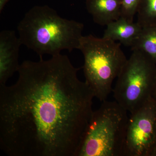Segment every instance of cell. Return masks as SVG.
I'll use <instances>...</instances> for the list:
<instances>
[{
    "instance_id": "cell-9",
    "label": "cell",
    "mask_w": 156,
    "mask_h": 156,
    "mask_svg": "<svg viewBox=\"0 0 156 156\" xmlns=\"http://www.w3.org/2000/svg\"><path fill=\"white\" fill-rule=\"evenodd\" d=\"M121 0H86V8L95 23L107 26L121 15Z\"/></svg>"
},
{
    "instance_id": "cell-1",
    "label": "cell",
    "mask_w": 156,
    "mask_h": 156,
    "mask_svg": "<svg viewBox=\"0 0 156 156\" xmlns=\"http://www.w3.org/2000/svg\"><path fill=\"white\" fill-rule=\"evenodd\" d=\"M66 55L25 60L0 85V148L10 156H76L93 111L92 90Z\"/></svg>"
},
{
    "instance_id": "cell-2",
    "label": "cell",
    "mask_w": 156,
    "mask_h": 156,
    "mask_svg": "<svg viewBox=\"0 0 156 156\" xmlns=\"http://www.w3.org/2000/svg\"><path fill=\"white\" fill-rule=\"evenodd\" d=\"M83 29V23L61 17L47 5L34 6L17 26L22 45L41 59L45 55H59L64 50H79Z\"/></svg>"
},
{
    "instance_id": "cell-6",
    "label": "cell",
    "mask_w": 156,
    "mask_h": 156,
    "mask_svg": "<svg viewBox=\"0 0 156 156\" xmlns=\"http://www.w3.org/2000/svg\"><path fill=\"white\" fill-rule=\"evenodd\" d=\"M123 156H156V101L153 98L131 113Z\"/></svg>"
},
{
    "instance_id": "cell-3",
    "label": "cell",
    "mask_w": 156,
    "mask_h": 156,
    "mask_svg": "<svg viewBox=\"0 0 156 156\" xmlns=\"http://www.w3.org/2000/svg\"><path fill=\"white\" fill-rule=\"evenodd\" d=\"M116 101L93 111L76 156H123L129 117Z\"/></svg>"
},
{
    "instance_id": "cell-5",
    "label": "cell",
    "mask_w": 156,
    "mask_h": 156,
    "mask_svg": "<svg viewBox=\"0 0 156 156\" xmlns=\"http://www.w3.org/2000/svg\"><path fill=\"white\" fill-rule=\"evenodd\" d=\"M117 77L114 97L130 113L151 98L156 80V64L145 53L133 50Z\"/></svg>"
},
{
    "instance_id": "cell-11",
    "label": "cell",
    "mask_w": 156,
    "mask_h": 156,
    "mask_svg": "<svg viewBox=\"0 0 156 156\" xmlns=\"http://www.w3.org/2000/svg\"><path fill=\"white\" fill-rule=\"evenodd\" d=\"M137 13V22L142 27L156 25V0H142Z\"/></svg>"
},
{
    "instance_id": "cell-12",
    "label": "cell",
    "mask_w": 156,
    "mask_h": 156,
    "mask_svg": "<svg viewBox=\"0 0 156 156\" xmlns=\"http://www.w3.org/2000/svg\"><path fill=\"white\" fill-rule=\"evenodd\" d=\"M142 0H121L120 17L134 22V16L138 12Z\"/></svg>"
},
{
    "instance_id": "cell-10",
    "label": "cell",
    "mask_w": 156,
    "mask_h": 156,
    "mask_svg": "<svg viewBox=\"0 0 156 156\" xmlns=\"http://www.w3.org/2000/svg\"><path fill=\"white\" fill-rule=\"evenodd\" d=\"M131 48L145 53L156 64V25L143 27Z\"/></svg>"
},
{
    "instance_id": "cell-14",
    "label": "cell",
    "mask_w": 156,
    "mask_h": 156,
    "mask_svg": "<svg viewBox=\"0 0 156 156\" xmlns=\"http://www.w3.org/2000/svg\"><path fill=\"white\" fill-rule=\"evenodd\" d=\"M152 98L156 101V80L154 87L153 93Z\"/></svg>"
},
{
    "instance_id": "cell-13",
    "label": "cell",
    "mask_w": 156,
    "mask_h": 156,
    "mask_svg": "<svg viewBox=\"0 0 156 156\" xmlns=\"http://www.w3.org/2000/svg\"><path fill=\"white\" fill-rule=\"evenodd\" d=\"M10 0H0V13L2 12L5 6L9 2Z\"/></svg>"
},
{
    "instance_id": "cell-4",
    "label": "cell",
    "mask_w": 156,
    "mask_h": 156,
    "mask_svg": "<svg viewBox=\"0 0 156 156\" xmlns=\"http://www.w3.org/2000/svg\"><path fill=\"white\" fill-rule=\"evenodd\" d=\"M121 44L91 34L81 39L79 50L83 55L85 82L100 101L106 100L112 91L113 82L128 60Z\"/></svg>"
},
{
    "instance_id": "cell-8",
    "label": "cell",
    "mask_w": 156,
    "mask_h": 156,
    "mask_svg": "<svg viewBox=\"0 0 156 156\" xmlns=\"http://www.w3.org/2000/svg\"><path fill=\"white\" fill-rule=\"evenodd\" d=\"M102 37L116 41L127 47H131L142 30L137 22H130L120 17L106 26Z\"/></svg>"
},
{
    "instance_id": "cell-7",
    "label": "cell",
    "mask_w": 156,
    "mask_h": 156,
    "mask_svg": "<svg viewBox=\"0 0 156 156\" xmlns=\"http://www.w3.org/2000/svg\"><path fill=\"white\" fill-rule=\"evenodd\" d=\"M21 45L14 31L3 30L0 33V85H5L8 80L18 72Z\"/></svg>"
}]
</instances>
